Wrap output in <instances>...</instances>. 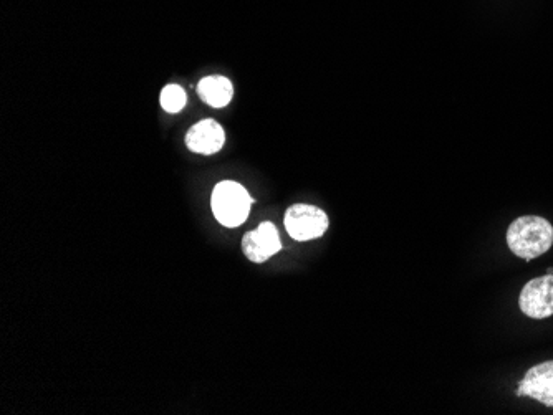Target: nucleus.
Wrapping results in <instances>:
<instances>
[{
  "instance_id": "1",
  "label": "nucleus",
  "mask_w": 553,
  "mask_h": 415,
  "mask_svg": "<svg viewBox=\"0 0 553 415\" xmlns=\"http://www.w3.org/2000/svg\"><path fill=\"white\" fill-rule=\"evenodd\" d=\"M507 245L517 257L534 260L552 249V224L539 215L519 217L507 230Z\"/></svg>"
},
{
  "instance_id": "2",
  "label": "nucleus",
  "mask_w": 553,
  "mask_h": 415,
  "mask_svg": "<svg viewBox=\"0 0 553 415\" xmlns=\"http://www.w3.org/2000/svg\"><path fill=\"white\" fill-rule=\"evenodd\" d=\"M254 199L249 192L234 181H222L214 187L211 197L212 214L219 224L229 229L246 222Z\"/></svg>"
},
{
  "instance_id": "3",
  "label": "nucleus",
  "mask_w": 553,
  "mask_h": 415,
  "mask_svg": "<svg viewBox=\"0 0 553 415\" xmlns=\"http://www.w3.org/2000/svg\"><path fill=\"white\" fill-rule=\"evenodd\" d=\"M285 230L297 242L318 239L330 227V219L320 207L295 204L285 212Z\"/></svg>"
},
{
  "instance_id": "4",
  "label": "nucleus",
  "mask_w": 553,
  "mask_h": 415,
  "mask_svg": "<svg viewBox=\"0 0 553 415\" xmlns=\"http://www.w3.org/2000/svg\"><path fill=\"white\" fill-rule=\"evenodd\" d=\"M520 310L532 320H545L553 315V273L530 280L519 296Z\"/></svg>"
},
{
  "instance_id": "5",
  "label": "nucleus",
  "mask_w": 553,
  "mask_h": 415,
  "mask_svg": "<svg viewBox=\"0 0 553 415\" xmlns=\"http://www.w3.org/2000/svg\"><path fill=\"white\" fill-rule=\"evenodd\" d=\"M282 249L279 230L272 222H264L242 239V252L251 262L264 263Z\"/></svg>"
},
{
  "instance_id": "6",
  "label": "nucleus",
  "mask_w": 553,
  "mask_h": 415,
  "mask_svg": "<svg viewBox=\"0 0 553 415\" xmlns=\"http://www.w3.org/2000/svg\"><path fill=\"white\" fill-rule=\"evenodd\" d=\"M517 394L553 407V361L537 364L529 369L524 379L519 382Z\"/></svg>"
},
{
  "instance_id": "7",
  "label": "nucleus",
  "mask_w": 553,
  "mask_h": 415,
  "mask_svg": "<svg viewBox=\"0 0 553 415\" xmlns=\"http://www.w3.org/2000/svg\"><path fill=\"white\" fill-rule=\"evenodd\" d=\"M226 133L217 121L202 120L186 133V146L196 154L211 156L224 148Z\"/></svg>"
},
{
  "instance_id": "8",
  "label": "nucleus",
  "mask_w": 553,
  "mask_h": 415,
  "mask_svg": "<svg viewBox=\"0 0 553 415\" xmlns=\"http://www.w3.org/2000/svg\"><path fill=\"white\" fill-rule=\"evenodd\" d=\"M198 95L206 105L212 108H224L231 103L234 86L229 78L212 75V77L202 78L199 82Z\"/></svg>"
},
{
  "instance_id": "9",
  "label": "nucleus",
  "mask_w": 553,
  "mask_h": 415,
  "mask_svg": "<svg viewBox=\"0 0 553 415\" xmlns=\"http://www.w3.org/2000/svg\"><path fill=\"white\" fill-rule=\"evenodd\" d=\"M159 101H161L164 111L179 113V111L184 110V106L188 103V95L183 90V86L171 83V85L164 86L161 96H159Z\"/></svg>"
}]
</instances>
